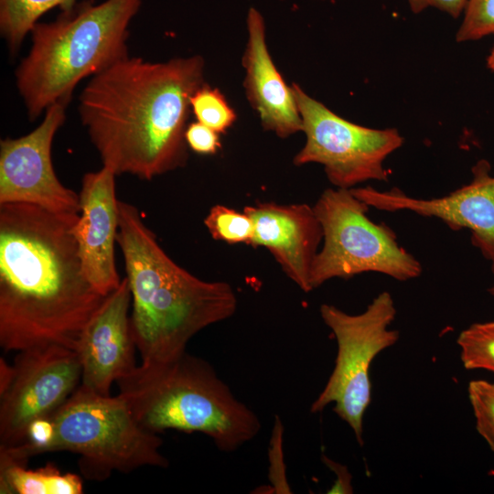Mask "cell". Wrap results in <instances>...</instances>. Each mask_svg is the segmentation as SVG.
Instances as JSON below:
<instances>
[{"instance_id": "1", "label": "cell", "mask_w": 494, "mask_h": 494, "mask_svg": "<svg viewBox=\"0 0 494 494\" xmlns=\"http://www.w3.org/2000/svg\"><path fill=\"white\" fill-rule=\"evenodd\" d=\"M79 214L0 204V346L75 349L107 295L87 279L73 234Z\"/></svg>"}, {"instance_id": "2", "label": "cell", "mask_w": 494, "mask_h": 494, "mask_svg": "<svg viewBox=\"0 0 494 494\" xmlns=\"http://www.w3.org/2000/svg\"><path fill=\"white\" fill-rule=\"evenodd\" d=\"M204 72L199 55L162 62L127 56L91 77L78 111L102 166L145 180L185 166L190 97Z\"/></svg>"}, {"instance_id": "3", "label": "cell", "mask_w": 494, "mask_h": 494, "mask_svg": "<svg viewBox=\"0 0 494 494\" xmlns=\"http://www.w3.org/2000/svg\"><path fill=\"white\" fill-rule=\"evenodd\" d=\"M116 237L132 295L130 326L142 364L173 360L205 328L232 317L238 300L223 281H205L175 263L134 205L118 201Z\"/></svg>"}, {"instance_id": "4", "label": "cell", "mask_w": 494, "mask_h": 494, "mask_svg": "<svg viewBox=\"0 0 494 494\" xmlns=\"http://www.w3.org/2000/svg\"><path fill=\"white\" fill-rule=\"evenodd\" d=\"M118 395L142 427L201 433L222 452L252 440L262 424L205 360L187 351L166 362L141 364L119 379Z\"/></svg>"}, {"instance_id": "5", "label": "cell", "mask_w": 494, "mask_h": 494, "mask_svg": "<svg viewBox=\"0 0 494 494\" xmlns=\"http://www.w3.org/2000/svg\"><path fill=\"white\" fill-rule=\"evenodd\" d=\"M143 0L90 2L37 23L16 84L29 120L56 102L68 104L76 86L129 56V26Z\"/></svg>"}, {"instance_id": "6", "label": "cell", "mask_w": 494, "mask_h": 494, "mask_svg": "<svg viewBox=\"0 0 494 494\" xmlns=\"http://www.w3.org/2000/svg\"><path fill=\"white\" fill-rule=\"evenodd\" d=\"M162 443L140 425L118 394L102 395L80 385L58 411L30 426L22 444L0 449V459L27 466L34 456L69 451L81 456L86 478L102 480L113 471L167 467Z\"/></svg>"}, {"instance_id": "7", "label": "cell", "mask_w": 494, "mask_h": 494, "mask_svg": "<svg viewBox=\"0 0 494 494\" xmlns=\"http://www.w3.org/2000/svg\"><path fill=\"white\" fill-rule=\"evenodd\" d=\"M313 207L323 230V245L311 269L313 290L330 279L368 272L398 281L421 275L419 261L398 244L389 226L369 219L370 206L350 188H327Z\"/></svg>"}, {"instance_id": "8", "label": "cell", "mask_w": 494, "mask_h": 494, "mask_svg": "<svg viewBox=\"0 0 494 494\" xmlns=\"http://www.w3.org/2000/svg\"><path fill=\"white\" fill-rule=\"evenodd\" d=\"M319 311L336 338L338 352L333 370L310 412L320 413L334 403V413L362 446L363 417L371 401L370 365L399 339V331L390 328L396 316L394 301L384 291L360 314L351 315L328 304L321 305Z\"/></svg>"}, {"instance_id": "9", "label": "cell", "mask_w": 494, "mask_h": 494, "mask_svg": "<svg viewBox=\"0 0 494 494\" xmlns=\"http://www.w3.org/2000/svg\"><path fill=\"white\" fill-rule=\"evenodd\" d=\"M302 119L306 143L294 164H320L338 188H352L369 181H387L385 159L403 144L395 128L374 129L353 124L291 85Z\"/></svg>"}, {"instance_id": "10", "label": "cell", "mask_w": 494, "mask_h": 494, "mask_svg": "<svg viewBox=\"0 0 494 494\" xmlns=\"http://www.w3.org/2000/svg\"><path fill=\"white\" fill-rule=\"evenodd\" d=\"M13 370L0 393V449L22 444L30 426L58 411L81 383L78 352L61 345L19 350Z\"/></svg>"}, {"instance_id": "11", "label": "cell", "mask_w": 494, "mask_h": 494, "mask_svg": "<svg viewBox=\"0 0 494 494\" xmlns=\"http://www.w3.org/2000/svg\"><path fill=\"white\" fill-rule=\"evenodd\" d=\"M56 102L30 133L0 142V204L28 203L59 214H79L80 197L58 178L51 160L52 142L66 119Z\"/></svg>"}, {"instance_id": "12", "label": "cell", "mask_w": 494, "mask_h": 494, "mask_svg": "<svg viewBox=\"0 0 494 494\" xmlns=\"http://www.w3.org/2000/svg\"><path fill=\"white\" fill-rule=\"evenodd\" d=\"M490 165L481 159L472 167L471 181L448 195L434 199L407 196L394 188L380 191L371 187L352 188V194L379 210H409L437 218L452 230L468 229L472 244L490 263L494 274V176Z\"/></svg>"}, {"instance_id": "13", "label": "cell", "mask_w": 494, "mask_h": 494, "mask_svg": "<svg viewBox=\"0 0 494 494\" xmlns=\"http://www.w3.org/2000/svg\"><path fill=\"white\" fill-rule=\"evenodd\" d=\"M132 295L126 277L110 293L84 328L76 348L81 364V385L110 395L113 382L137 366L130 326Z\"/></svg>"}, {"instance_id": "14", "label": "cell", "mask_w": 494, "mask_h": 494, "mask_svg": "<svg viewBox=\"0 0 494 494\" xmlns=\"http://www.w3.org/2000/svg\"><path fill=\"white\" fill-rule=\"evenodd\" d=\"M115 176L104 166L83 176L79 193L80 216L73 228L83 272L103 295L114 291L122 282L114 255L119 227Z\"/></svg>"}, {"instance_id": "15", "label": "cell", "mask_w": 494, "mask_h": 494, "mask_svg": "<svg viewBox=\"0 0 494 494\" xmlns=\"http://www.w3.org/2000/svg\"><path fill=\"white\" fill-rule=\"evenodd\" d=\"M243 211L253 222L249 245L267 249L285 275L303 292L313 291L310 274L323 230L314 207L306 203L259 202Z\"/></svg>"}, {"instance_id": "16", "label": "cell", "mask_w": 494, "mask_h": 494, "mask_svg": "<svg viewBox=\"0 0 494 494\" xmlns=\"http://www.w3.org/2000/svg\"><path fill=\"white\" fill-rule=\"evenodd\" d=\"M246 23L248 38L242 60L246 97L263 128L286 138L303 128L292 87L285 83L271 58L261 13L250 8Z\"/></svg>"}, {"instance_id": "17", "label": "cell", "mask_w": 494, "mask_h": 494, "mask_svg": "<svg viewBox=\"0 0 494 494\" xmlns=\"http://www.w3.org/2000/svg\"><path fill=\"white\" fill-rule=\"evenodd\" d=\"M83 484L73 473H61L55 466L28 469L27 466L0 459L2 494H81Z\"/></svg>"}, {"instance_id": "18", "label": "cell", "mask_w": 494, "mask_h": 494, "mask_svg": "<svg viewBox=\"0 0 494 494\" xmlns=\"http://www.w3.org/2000/svg\"><path fill=\"white\" fill-rule=\"evenodd\" d=\"M78 0H0V32L11 54L18 51L38 19L55 7L70 12ZM93 1V0H92Z\"/></svg>"}, {"instance_id": "19", "label": "cell", "mask_w": 494, "mask_h": 494, "mask_svg": "<svg viewBox=\"0 0 494 494\" xmlns=\"http://www.w3.org/2000/svg\"><path fill=\"white\" fill-rule=\"evenodd\" d=\"M456 342L465 369L494 373V321L472 324L460 332Z\"/></svg>"}, {"instance_id": "20", "label": "cell", "mask_w": 494, "mask_h": 494, "mask_svg": "<svg viewBox=\"0 0 494 494\" xmlns=\"http://www.w3.org/2000/svg\"><path fill=\"white\" fill-rule=\"evenodd\" d=\"M204 224L214 240L229 244H250L253 235V222L244 211L220 204L211 207Z\"/></svg>"}, {"instance_id": "21", "label": "cell", "mask_w": 494, "mask_h": 494, "mask_svg": "<svg viewBox=\"0 0 494 494\" xmlns=\"http://www.w3.org/2000/svg\"><path fill=\"white\" fill-rule=\"evenodd\" d=\"M190 108L198 122L219 134L225 133L235 122L236 114L224 95L207 83L190 97Z\"/></svg>"}, {"instance_id": "22", "label": "cell", "mask_w": 494, "mask_h": 494, "mask_svg": "<svg viewBox=\"0 0 494 494\" xmlns=\"http://www.w3.org/2000/svg\"><path fill=\"white\" fill-rule=\"evenodd\" d=\"M467 392L476 428L494 453V383L485 380L471 381Z\"/></svg>"}, {"instance_id": "23", "label": "cell", "mask_w": 494, "mask_h": 494, "mask_svg": "<svg viewBox=\"0 0 494 494\" xmlns=\"http://www.w3.org/2000/svg\"><path fill=\"white\" fill-rule=\"evenodd\" d=\"M489 35H494V0H467L456 40H478Z\"/></svg>"}, {"instance_id": "24", "label": "cell", "mask_w": 494, "mask_h": 494, "mask_svg": "<svg viewBox=\"0 0 494 494\" xmlns=\"http://www.w3.org/2000/svg\"><path fill=\"white\" fill-rule=\"evenodd\" d=\"M284 425L278 415L274 417V424L268 449V478L271 486V493H292L285 475L283 451Z\"/></svg>"}, {"instance_id": "25", "label": "cell", "mask_w": 494, "mask_h": 494, "mask_svg": "<svg viewBox=\"0 0 494 494\" xmlns=\"http://www.w3.org/2000/svg\"><path fill=\"white\" fill-rule=\"evenodd\" d=\"M185 139L188 148L200 155H213L220 147L219 133L199 122L187 126Z\"/></svg>"}, {"instance_id": "26", "label": "cell", "mask_w": 494, "mask_h": 494, "mask_svg": "<svg viewBox=\"0 0 494 494\" xmlns=\"http://www.w3.org/2000/svg\"><path fill=\"white\" fill-rule=\"evenodd\" d=\"M411 10L418 14L429 7L439 9L457 17L466 7L467 0H408Z\"/></svg>"}, {"instance_id": "27", "label": "cell", "mask_w": 494, "mask_h": 494, "mask_svg": "<svg viewBox=\"0 0 494 494\" xmlns=\"http://www.w3.org/2000/svg\"><path fill=\"white\" fill-rule=\"evenodd\" d=\"M323 463L330 468L336 475L337 479L334 481L332 487L328 489V493L330 494H347L352 493L353 488L351 486V474L347 467L339 464L326 456H322Z\"/></svg>"}, {"instance_id": "28", "label": "cell", "mask_w": 494, "mask_h": 494, "mask_svg": "<svg viewBox=\"0 0 494 494\" xmlns=\"http://www.w3.org/2000/svg\"><path fill=\"white\" fill-rule=\"evenodd\" d=\"M13 365H9L3 358L0 359V393L5 391L13 378Z\"/></svg>"}, {"instance_id": "29", "label": "cell", "mask_w": 494, "mask_h": 494, "mask_svg": "<svg viewBox=\"0 0 494 494\" xmlns=\"http://www.w3.org/2000/svg\"><path fill=\"white\" fill-rule=\"evenodd\" d=\"M487 64H488V67L489 69L494 72V46L488 57V59H487Z\"/></svg>"}, {"instance_id": "30", "label": "cell", "mask_w": 494, "mask_h": 494, "mask_svg": "<svg viewBox=\"0 0 494 494\" xmlns=\"http://www.w3.org/2000/svg\"><path fill=\"white\" fill-rule=\"evenodd\" d=\"M489 293L494 296V285L489 289Z\"/></svg>"}]
</instances>
